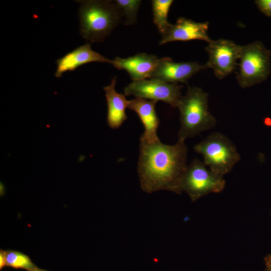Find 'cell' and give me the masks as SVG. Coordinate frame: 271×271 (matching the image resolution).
I'll use <instances>...</instances> for the list:
<instances>
[{
    "mask_svg": "<svg viewBox=\"0 0 271 271\" xmlns=\"http://www.w3.org/2000/svg\"><path fill=\"white\" fill-rule=\"evenodd\" d=\"M187 157L184 140L178 139L175 144L168 145L159 139H140L138 172L142 189L148 193L167 190L181 194Z\"/></svg>",
    "mask_w": 271,
    "mask_h": 271,
    "instance_id": "obj_1",
    "label": "cell"
},
{
    "mask_svg": "<svg viewBox=\"0 0 271 271\" xmlns=\"http://www.w3.org/2000/svg\"><path fill=\"white\" fill-rule=\"evenodd\" d=\"M78 11L80 33L90 42H99L119 24L123 16L110 1H80Z\"/></svg>",
    "mask_w": 271,
    "mask_h": 271,
    "instance_id": "obj_2",
    "label": "cell"
},
{
    "mask_svg": "<svg viewBox=\"0 0 271 271\" xmlns=\"http://www.w3.org/2000/svg\"><path fill=\"white\" fill-rule=\"evenodd\" d=\"M208 94L199 87H188L177 107L181 123L179 139L185 141L215 126L216 120L208 109Z\"/></svg>",
    "mask_w": 271,
    "mask_h": 271,
    "instance_id": "obj_3",
    "label": "cell"
},
{
    "mask_svg": "<svg viewBox=\"0 0 271 271\" xmlns=\"http://www.w3.org/2000/svg\"><path fill=\"white\" fill-rule=\"evenodd\" d=\"M203 157V163L213 172L223 176L229 172L240 160L236 147L225 135L218 132L209 134L194 146Z\"/></svg>",
    "mask_w": 271,
    "mask_h": 271,
    "instance_id": "obj_4",
    "label": "cell"
},
{
    "mask_svg": "<svg viewBox=\"0 0 271 271\" xmlns=\"http://www.w3.org/2000/svg\"><path fill=\"white\" fill-rule=\"evenodd\" d=\"M270 51L259 42L242 46L237 79L247 88L264 81L269 74Z\"/></svg>",
    "mask_w": 271,
    "mask_h": 271,
    "instance_id": "obj_5",
    "label": "cell"
},
{
    "mask_svg": "<svg viewBox=\"0 0 271 271\" xmlns=\"http://www.w3.org/2000/svg\"><path fill=\"white\" fill-rule=\"evenodd\" d=\"M225 185L223 176L213 172L203 162L195 159L187 167L181 188L192 201H195L209 193L220 192Z\"/></svg>",
    "mask_w": 271,
    "mask_h": 271,
    "instance_id": "obj_6",
    "label": "cell"
},
{
    "mask_svg": "<svg viewBox=\"0 0 271 271\" xmlns=\"http://www.w3.org/2000/svg\"><path fill=\"white\" fill-rule=\"evenodd\" d=\"M182 85L150 78L132 81L124 88V94L157 102L160 100L177 107L182 97Z\"/></svg>",
    "mask_w": 271,
    "mask_h": 271,
    "instance_id": "obj_7",
    "label": "cell"
},
{
    "mask_svg": "<svg viewBox=\"0 0 271 271\" xmlns=\"http://www.w3.org/2000/svg\"><path fill=\"white\" fill-rule=\"evenodd\" d=\"M241 49V46L230 40H211L206 47L209 60L205 65L213 69L218 79H222L234 69L236 61L240 58Z\"/></svg>",
    "mask_w": 271,
    "mask_h": 271,
    "instance_id": "obj_8",
    "label": "cell"
},
{
    "mask_svg": "<svg viewBox=\"0 0 271 271\" xmlns=\"http://www.w3.org/2000/svg\"><path fill=\"white\" fill-rule=\"evenodd\" d=\"M206 68L205 65H200L197 62H174L169 57H164L159 59L151 78L168 83H186L193 75Z\"/></svg>",
    "mask_w": 271,
    "mask_h": 271,
    "instance_id": "obj_9",
    "label": "cell"
},
{
    "mask_svg": "<svg viewBox=\"0 0 271 271\" xmlns=\"http://www.w3.org/2000/svg\"><path fill=\"white\" fill-rule=\"evenodd\" d=\"M208 23L196 22L185 18H179L174 25L170 24L162 34L159 45L174 41H186L193 40L205 41L212 40L208 35Z\"/></svg>",
    "mask_w": 271,
    "mask_h": 271,
    "instance_id": "obj_10",
    "label": "cell"
},
{
    "mask_svg": "<svg viewBox=\"0 0 271 271\" xmlns=\"http://www.w3.org/2000/svg\"><path fill=\"white\" fill-rule=\"evenodd\" d=\"M159 61L156 56L145 53L125 58L119 57L112 60V64L119 70H125L133 81L151 78Z\"/></svg>",
    "mask_w": 271,
    "mask_h": 271,
    "instance_id": "obj_11",
    "label": "cell"
},
{
    "mask_svg": "<svg viewBox=\"0 0 271 271\" xmlns=\"http://www.w3.org/2000/svg\"><path fill=\"white\" fill-rule=\"evenodd\" d=\"M56 62L55 76L60 78L64 73L73 71L83 65L92 62L112 64V60L93 51L90 43H86L58 59Z\"/></svg>",
    "mask_w": 271,
    "mask_h": 271,
    "instance_id": "obj_12",
    "label": "cell"
},
{
    "mask_svg": "<svg viewBox=\"0 0 271 271\" xmlns=\"http://www.w3.org/2000/svg\"><path fill=\"white\" fill-rule=\"evenodd\" d=\"M157 102L140 98L128 100V108L136 112L145 128L140 139L147 141L159 139L157 134L160 124L155 109Z\"/></svg>",
    "mask_w": 271,
    "mask_h": 271,
    "instance_id": "obj_13",
    "label": "cell"
},
{
    "mask_svg": "<svg viewBox=\"0 0 271 271\" xmlns=\"http://www.w3.org/2000/svg\"><path fill=\"white\" fill-rule=\"evenodd\" d=\"M116 77H114L111 83L103 87L107 105V122L112 129L121 126L127 117L125 110L128 107V100L125 95L117 92L115 90Z\"/></svg>",
    "mask_w": 271,
    "mask_h": 271,
    "instance_id": "obj_14",
    "label": "cell"
},
{
    "mask_svg": "<svg viewBox=\"0 0 271 271\" xmlns=\"http://www.w3.org/2000/svg\"><path fill=\"white\" fill-rule=\"evenodd\" d=\"M4 258L5 266L27 271H35L38 268L26 254L14 250H0Z\"/></svg>",
    "mask_w": 271,
    "mask_h": 271,
    "instance_id": "obj_15",
    "label": "cell"
},
{
    "mask_svg": "<svg viewBox=\"0 0 271 271\" xmlns=\"http://www.w3.org/2000/svg\"><path fill=\"white\" fill-rule=\"evenodd\" d=\"M173 2L172 0L152 1L153 21L161 35L170 24L168 21V15Z\"/></svg>",
    "mask_w": 271,
    "mask_h": 271,
    "instance_id": "obj_16",
    "label": "cell"
},
{
    "mask_svg": "<svg viewBox=\"0 0 271 271\" xmlns=\"http://www.w3.org/2000/svg\"><path fill=\"white\" fill-rule=\"evenodd\" d=\"M142 1L139 0H116L115 4L125 18L124 24L132 25L136 23L138 9Z\"/></svg>",
    "mask_w": 271,
    "mask_h": 271,
    "instance_id": "obj_17",
    "label": "cell"
},
{
    "mask_svg": "<svg viewBox=\"0 0 271 271\" xmlns=\"http://www.w3.org/2000/svg\"><path fill=\"white\" fill-rule=\"evenodd\" d=\"M255 3L263 14L271 17V0H258Z\"/></svg>",
    "mask_w": 271,
    "mask_h": 271,
    "instance_id": "obj_18",
    "label": "cell"
},
{
    "mask_svg": "<svg viewBox=\"0 0 271 271\" xmlns=\"http://www.w3.org/2000/svg\"><path fill=\"white\" fill-rule=\"evenodd\" d=\"M266 271H271V254L267 256L265 259Z\"/></svg>",
    "mask_w": 271,
    "mask_h": 271,
    "instance_id": "obj_19",
    "label": "cell"
},
{
    "mask_svg": "<svg viewBox=\"0 0 271 271\" xmlns=\"http://www.w3.org/2000/svg\"><path fill=\"white\" fill-rule=\"evenodd\" d=\"M35 271H48V270H44V269H42L38 268Z\"/></svg>",
    "mask_w": 271,
    "mask_h": 271,
    "instance_id": "obj_20",
    "label": "cell"
}]
</instances>
